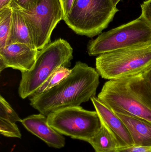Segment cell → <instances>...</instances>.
I'll return each instance as SVG.
<instances>
[{"instance_id": "6da1fadb", "label": "cell", "mask_w": 151, "mask_h": 152, "mask_svg": "<svg viewBox=\"0 0 151 152\" xmlns=\"http://www.w3.org/2000/svg\"><path fill=\"white\" fill-rule=\"evenodd\" d=\"M99 77L96 69L77 61L70 75L59 84L40 94L30 96V105L47 117L61 109L80 106L95 96Z\"/></svg>"}, {"instance_id": "7a4b0ae2", "label": "cell", "mask_w": 151, "mask_h": 152, "mask_svg": "<svg viewBox=\"0 0 151 152\" xmlns=\"http://www.w3.org/2000/svg\"><path fill=\"white\" fill-rule=\"evenodd\" d=\"M97 97L116 113L151 122V97L142 74L108 80Z\"/></svg>"}, {"instance_id": "3957f363", "label": "cell", "mask_w": 151, "mask_h": 152, "mask_svg": "<svg viewBox=\"0 0 151 152\" xmlns=\"http://www.w3.org/2000/svg\"><path fill=\"white\" fill-rule=\"evenodd\" d=\"M70 44L59 38L50 43L39 53L31 70L21 73L18 88L20 96L25 99L33 94L59 67H69L73 58Z\"/></svg>"}, {"instance_id": "277c9868", "label": "cell", "mask_w": 151, "mask_h": 152, "mask_svg": "<svg viewBox=\"0 0 151 152\" xmlns=\"http://www.w3.org/2000/svg\"><path fill=\"white\" fill-rule=\"evenodd\" d=\"M151 69V43L101 54L96 69L103 78L118 79L144 74Z\"/></svg>"}, {"instance_id": "5b68a950", "label": "cell", "mask_w": 151, "mask_h": 152, "mask_svg": "<svg viewBox=\"0 0 151 152\" xmlns=\"http://www.w3.org/2000/svg\"><path fill=\"white\" fill-rule=\"evenodd\" d=\"M118 11L112 0H74L64 20L77 34L92 38L108 27Z\"/></svg>"}, {"instance_id": "8992f818", "label": "cell", "mask_w": 151, "mask_h": 152, "mask_svg": "<svg viewBox=\"0 0 151 152\" xmlns=\"http://www.w3.org/2000/svg\"><path fill=\"white\" fill-rule=\"evenodd\" d=\"M151 43V27L142 16L134 20L100 34L88 43L90 56Z\"/></svg>"}, {"instance_id": "52a82bcc", "label": "cell", "mask_w": 151, "mask_h": 152, "mask_svg": "<svg viewBox=\"0 0 151 152\" xmlns=\"http://www.w3.org/2000/svg\"><path fill=\"white\" fill-rule=\"evenodd\" d=\"M18 10L25 20L35 47L39 50L51 42L53 30L64 20L59 0H36L29 10Z\"/></svg>"}, {"instance_id": "ba28073f", "label": "cell", "mask_w": 151, "mask_h": 152, "mask_svg": "<svg viewBox=\"0 0 151 152\" xmlns=\"http://www.w3.org/2000/svg\"><path fill=\"white\" fill-rule=\"evenodd\" d=\"M47 118L49 125L61 134L87 142L102 126L96 111L87 110L80 106L59 110Z\"/></svg>"}, {"instance_id": "9c48e42d", "label": "cell", "mask_w": 151, "mask_h": 152, "mask_svg": "<svg viewBox=\"0 0 151 152\" xmlns=\"http://www.w3.org/2000/svg\"><path fill=\"white\" fill-rule=\"evenodd\" d=\"M39 50L27 45L13 43L0 49V72L11 68L22 72L32 69Z\"/></svg>"}, {"instance_id": "30bf717a", "label": "cell", "mask_w": 151, "mask_h": 152, "mask_svg": "<svg viewBox=\"0 0 151 152\" xmlns=\"http://www.w3.org/2000/svg\"><path fill=\"white\" fill-rule=\"evenodd\" d=\"M90 100L101 123L115 138L118 148L134 145L126 126L118 116L101 102L97 97L93 96Z\"/></svg>"}, {"instance_id": "8fae6325", "label": "cell", "mask_w": 151, "mask_h": 152, "mask_svg": "<svg viewBox=\"0 0 151 152\" xmlns=\"http://www.w3.org/2000/svg\"><path fill=\"white\" fill-rule=\"evenodd\" d=\"M21 123L29 132L50 147L60 149L64 146V137L49 125L47 116L40 113L33 114L22 120Z\"/></svg>"}, {"instance_id": "7c38bea8", "label": "cell", "mask_w": 151, "mask_h": 152, "mask_svg": "<svg viewBox=\"0 0 151 152\" xmlns=\"http://www.w3.org/2000/svg\"><path fill=\"white\" fill-rule=\"evenodd\" d=\"M126 126L134 145L151 147V122L116 113Z\"/></svg>"}, {"instance_id": "4fadbf2b", "label": "cell", "mask_w": 151, "mask_h": 152, "mask_svg": "<svg viewBox=\"0 0 151 152\" xmlns=\"http://www.w3.org/2000/svg\"><path fill=\"white\" fill-rule=\"evenodd\" d=\"M12 10L11 26L7 45L22 43L35 48L22 14L18 10L15 9H12Z\"/></svg>"}, {"instance_id": "5bb4252c", "label": "cell", "mask_w": 151, "mask_h": 152, "mask_svg": "<svg viewBox=\"0 0 151 152\" xmlns=\"http://www.w3.org/2000/svg\"><path fill=\"white\" fill-rule=\"evenodd\" d=\"M95 152H116L118 144L112 135L102 124V126L89 140Z\"/></svg>"}, {"instance_id": "9a60e30c", "label": "cell", "mask_w": 151, "mask_h": 152, "mask_svg": "<svg viewBox=\"0 0 151 152\" xmlns=\"http://www.w3.org/2000/svg\"><path fill=\"white\" fill-rule=\"evenodd\" d=\"M71 70L72 69H69L66 67H59L51 75L47 80L32 95L40 94L53 88L69 75L71 73Z\"/></svg>"}, {"instance_id": "2e32d148", "label": "cell", "mask_w": 151, "mask_h": 152, "mask_svg": "<svg viewBox=\"0 0 151 152\" xmlns=\"http://www.w3.org/2000/svg\"><path fill=\"white\" fill-rule=\"evenodd\" d=\"M12 9L9 6L0 10V49L7 45L11 26Z\"/></svg>"}, {"instance_id": "e0dca14e", "label": "cell", "mask_w": 151, "mask_h": 152, "mask_svg": "<svg viewBox=\"0 0 151 152\" xmlns=\"http://www.w3.org/2000/svg\"><path fill=\"white\" fill-rule=\"evenodd\" d=\"M0 118L12 123L21 122L22 120L19 117L9 104L2 96H0Z\"/></svg>"}, {"instance_id": "ac0fdd59", "label": "cell", "mask_w": 151, "mask_h": 152, "mask_svg": "<svg viewBox=\"0 0 151 152\" xmlns=\"http://www.w3.org/2000/svg\"><path fill=\"white\" fill-rule=\"evenodd\" d=\"M0 133L7 137L21 138V134L16 123L0 118Z\"/></svg>"}, {"instance_id": "d6986e66", "label": "cell", "mask_w": 151, "mask_h": 152, "mask_svg": "<svg viewBox=\"0 0 151 152\" xmlns=\"http://www.w3.org/2000/svg\"><path fill=\"white\" fill-rule=\"evenodd\" d=\"M36 0H12L9 6L12 9L29 10Z\"/></svg>"}, {"instance_id": "ffe728a7", "label": "cell", "mask_w": 151, "mask_h": 152, "mask_svg": "<svg viewBox=\"0 0 151 152\" xmlns=\"http://www.w3.org/2000/svg\"><path fill=\"white\" fill-rule=\"evenodd\" d=\"M141 16L151 27V0H146L141 4Z\"/></svg>"}, {"instance_id": "44dd1931", "label": "cell", "mask_w": 151, "mask_h": 152, "mask_svg": "<svg viewBox=\"0 0 151 152\" xmlns=\"http://www.w3.org/2000/svg\"><path fill=\"white\" fill-rule=\"evenodd\" d=\"M116 152H151V147L133 145L128 147L118 148Z\"/></svg>"}, {"instance_id": "7402d4cb", "label": "cell", "mask_w": 151, "mask_h": 152, "mask_svg": "<svg viewBox=\"0 0 151 152\" xmlns=\"http://www.w3.org/2000/svg\"><path fill=\"white\" fill-rule=\"evenodd\" d=\"M59 1L61 3L62 9H63L64 20L66 16L70 13L74 0H59Z\"/></svg>"}, {"instance_id": "603a6c76", "label": "cell", "mask_w": 151, "mask_h": 152, "mask_svg": "<svg viewBox=\"0 0 151 152\" xmlns=\"http://www.w3.org/2000/svg\"><path fill=\"white\" fill-rule=\"evenodd\" d=\"M142 76L151 97V69L143 74Z\"/></svg>"}, {"instance_id": "cb8c5ba5", "label": "cell", "mask_w": 151, "mask_h": 152, "mask_svg": "<svg viewBox=\"0 0 151 152\" xmlns=\"http://www.w3.org/2000/svg\"><path fill=\"white\" fill-rule=\"evenodd\" d=\"M12 0H0V10L9 6Z\"/></svg>"}, {"instance_id": "d4e9b609", "label": "cell", "mask_w": 151, "mask_h": 152, "mask_svg": "<svg viewBox=\"0 0 151 152\" xmlns=\"http://www.w3.org/2000/svg\"><path fill=\"white\" fill-rule=\"evenodd\" d=\"M112 1L114 6H117V4L119 2L121 1V0H112Z\"/></svg>"}]
</instances>
